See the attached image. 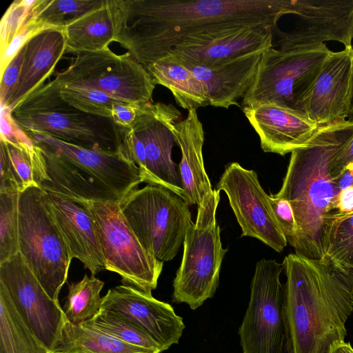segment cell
I'll return each instance as SVG.
<instances>
[{"instance_id": "6da1fadb", "label": "cell", "mask_w": 353, "mask_h": 353, "mask_svg": "<svg viewBox=\"0 0 353 353\" xmlns=\"http://www.w3.org/2000/svg\"><path fill=\"white\" fill-rule=\"evenodd\" d=\"M114 41L144 68L188 36L212 30L266 26L290 13L291 0H110Z\"/></svg>"}, {"instance_id": "7a4b0ae2", "label": "cell", "mask_w": 353, "mask_h": 353, "mask_svg": "<svg viewBox=\"0 0 353 353\" xmlns=\"http://www.w3.org/2000/svg\"><path fill=\"white\" fill-rule=\"evenodd\" d=\"M352 137L353 121L321 125L304 146L291 152L281 188L275 195L287 200L293 210L295 253L323 259L325 229L336 210L340 192L332 166Z\"/></svg>"}, {"instance_id": "3957f363", "label": "cell", "mask_w": 353, "mask_h": 353, "mask_svg": "<svg viewBox=\"0 0 353 353\" xmlns=\"http://www.w3.org/2000/svg\"><path fill=\"white\" fill-rule=\"evenodd\" d=\"M295 353H329L344 341L353 311V280L329 263L297 253L283 261Z\"/></svg>"}, {"instance_id": "277c9868", "label": "cell", "mask_w": 353, "mask_h": 353, "mask_svg": "<svg viewBox=\"0 0 353 353\" xmlns=\"http://www.w3.org/2000/svg\"><path fill=\"white\" fill-rule=\"evenodd\" d=\"M12 116L26 132L45 134L95 150L120 152L121 128L112 119L86 114L70 105L52 81L19 102Z\"/></svg>"}, {"instance_id": "5b68a950", "label": "cell", "mask_w": 353, "mask_h": 353, "mask_svg": "<svg viewBox=\"0 0 353 353\" xmlns=\"http://www.w3.org/2000/svg\"><path fill=\"white\" fill-rule=\"evenodd\" d=\"M19 252L48 294L59 301L73 258L52 214L47 193L39 187L19 192Z\"/></svg>"}, {"instance_id": "8992f818", "label": "cell", "mask_w": 353, "mask_h": 353, "mask_svg": "<svg viewBox=\"0 0 353 353\" xmlns=\"http://www.w3.org/2000/svg\"><path fill=\"white\" fill-rule=\"evenodd\" d=\"M220 191L208 192L198 205L195 223L188 227L183 241L181 265L173 282V301L192 310L213 297L217 288L224 256L216 212Z\"/></svg>"}, {"instance_id": "52a82bcc", "label": "cell", "mask_w": 353, "mask_h": 353, "mask_svg": "<svg viewBox=\"0 0 353 353\" xmlns=\"http://www.w3.org/2000/svg\"><path fill=\"white\" fill-rule=\"evenodd\" d=\"M181 112L161 102L139 106L135 121L121 128L120 152L139 168L143 182L166 188L183 198L179 166L172 159L176 143L172 131Z\"/></svg>"}, {"instance_id": "ba28073f", "label": "cell", "mask_w": 353, "mask_h": 353, "mask_svg": "<svg viewBox=\"0 0 353 353\" xmlns=\"http://www.w3.org/2000/svg\"><path fill=\"white\" fill-rule=\"evenodd\" d=\"M283 263L262 259L256 264L250 297L239 329L243 353H295Z\"/></svg>"}, {"instance_id": "9c48e42d", "label": "cell", "mask_w": 353, "mask_h": 353, "mask_svg": "<svg viewBox=\"0 0 353 353\" xmlns=\"http://www.w3.org/2000/svg\"><path fill=\"white\" fill-rule=\"evenodd\" d=\"M119 205L148 252L161 262L176 256L193 223L189 205L182 198L161 186L148 184L131 191Z\"/></svg>"}, {"instance_id": "30bf717a", "label": "cell", "mask_w": 353, "mask_h": 353, "mask_svg": "<svg viewBox=\"0 0 353 353\" xmlns=\"http://www.w3.org/2000/svg\"><path fill=\"white\" fill-rule=\"evenodd\" d=\"M330 52L325 44L302 50H265L243 97V108L273 103L303 112L306 97Z\"/></svg>"}, {"instance_id": "8fae6325", "label": "cell", "mask_w": 353, "mask_h": 353, "mask_svg": "<svg viewBox=\"0 0 353 353\" xmlns=\"http://www.w3.org/2000/svg\"><path fill=\"white\" fill-rule=\"evenodd\" d=\"M57 86L90 88L139 106L151 102L155 83L146 69L129 52L117 54L109 48L77 53L72 63L52 80Z\"/></svg>"}, {"instance_id": "7c38bea8", "label": "cell", "mask_w": 353, "mask_h": 353, "mask_svg": "<svg viewBox=\"0 0 353 353\" xmlns=\"http://www.w3.org/2000/svg\"><path fill=\"white\" fill-rule=\"evenodd\" d=\"M97 226L105 270L121 277L122 283L145 292L156 289L163 262L141 245L120 208L119 202H86Z\"/></svg>"}, {"instance_id": "4fadbf2b", "label": "cell", "mask_w": 353, "mask_h": 353, "mask_svg": "<svg viewBox=\"0 0 353 353\" xmlns=\"http://www.w3.org/2000/svg\"><path fill=\"white\" fill-rule=\"evenodd\" d=\"M0 285L27 325L54 352L68 321L59 301L48 294L19 252L0 264Z\"/></svg>"}, {"instance_id": "5bb4252c", "label": "cell", "mask_w": 353, "mask_h": 353, "mask_svg": "<svg viewBox=\"0 0 353 353\" xmlns=\"http://www.w3.org/2000/svg\"><path fill=\"white\" fill-rule=\"evenodd\" d=\"M294 23L281 30L277 44L281 50H302L334 41L351 48L353 39V0H292Z\"/></svg>"}, {"instance_id": "9a60e30c", "label": "cell", "mask_w": 353, "mask_h": 353, "mask_svg": "<svg viewBox=\"0 0 353 353\" xmlns=\"http://www.w3.org/2000/svg\"><path fill=\"white\" fill-rule=\"evenodd\" d=\"M216 190L225 192L242 236L256 238L277 252L284 250L288 241L254 170L231 163L225 167Z\"/></svg>"}, {"instance_id": "2e32d148", "label": "cell", "mask_w": 353, "mask_h": 353, "mask_svg": "<svg viewBox=\"0 0 353 353\" xmlns=\"http://www.w3.org/2000/svg\"><path fill=\"white\" fill-rule=\"evenodd\" d=\"M273 28L245 26L188 36L165 56L183 64L208 65L273 47Z\"/></svg>"}, {"instance_id": "e0dca14e", "label": "cell", "mask_w": 353, "mask_h": 353, "mask_svg": "<svg viewBox=\"0 0 353 353\" xmlns=\"http://www.w3.org/2000/svg\"><path fill=\"white\" fill-rule=\"evenodd\" d=\"M101 309L111 311L139 326L163 351L177 344L185 329L182 317L169 303L128 285L109 289L102 297Z\"/></svg>"}, {"instance_id": "ac0fdd59", "label": "cell", "mask_w": 353, "mask_h": 353, "mask_svg": "<svg viewBox=\"0 0 353 353\" xmlns=\"http://www.w3.org/2000/svg\"><path fill=\"white\" fill-rule=\"evenodd\" d=\"M26 133L34 143L48 147L98 179L123 199L143 182L139 168L121 152L89 149L45 134Z\"/></svg>"}, {"instance_id": "d6986e66", "label": "cell", "mask_w": 353, "mask_h": 353, "mask_svg": "<svg viewBox=\"0 0 353 353\" xmlns=\"http://www.w3.org/2000/svg\"><path fill=\"white\" fill-rule=\"evenodd\" d=\"M353 48L332 52L303 104L304 114L319 126L347 119Z\"/></svg>"}, {"instance_id": "ffe728a7", "label": "cell", "mask_w": 353, "mask_h": 353, "mask_svg": "<svg viewBox=\"0 0 353 353\" xmlns=\"http://www.w3.org/2000/svg\"><path fill=\"white\" fill-rule=\"evenodd\" d=\"M265 152L284 156L304 146L319 125L303 112L273 103L243 108Z\"/></svg>"}, {"instance_id": "44dd1931", "label": "cell", "mask_w": 353, "mask_h": 353, "mask_svg": "<svg viewBox=\"0 0 353 353\" xmlns=\"http://www.w3.org/2000/svg\"><path fill=\"white\" fill-rule=\"evenodd\" d=\"M46 192L52 214L72 258L79 259L92 276L105 270L97 223L87 205L68 196Z\"/></svg>"}, {"instance_id": "7402d4cb", "label": "cell", "mask_w": 353, "mask_h": 353, "mask_svg": "<svg viewBox=\"0 0 353 353\" xmlns=\"http://www.w3.org/2000/svg\"><path fill=\"white\" fill-rule=\"evenodd\" d=\"M263 52H255L208 65L183 64L205 86L209 105H238L256 76Z\"/></svg>"}, {"instance_id": "603a6c76", "label": "cell", "mask_w": 353, "mask_h": 353, "mask_svg": "<svg viewBox=\"0 0 353 353\" xmlns=\"http://www.w3.org/2000/svg\"><path fill=\"white\" fill-rule=\"evenodd\" d=\"M66 50L63 28H49L26 43L17 86L7 105L12 110L27 95L43 85Z\"/></svg>"}, {"instance_id": "cb8c5ba5", "label": "cell", "mask_w": 353, "mask_h": 353, "mask_svg": "<svg viewBox=\"0 0 353 353\" xmlns=\"http://www.w3.org/2000/svg\"><path fill=\"white\" fill-rule=\"evenodd\" d=\"M172 131L181 152L179 169L184 190L183 199L188 205H198L212 189L205 170L204 131L196 110H189L187 117L177 122Z\"/></svg>"}, {"instance_id": "d4e9b609", "label": "cell", "mask_w": 353, "mask_h": 353, "mask_svg": "<svg viewBox=\"0 0 353 353\" xmlns=\"http://www.w3.org/2000/svg\"><path fill=\"white\" fill-rule=\"evenodd\" d=\"M37 144L43 155L48 175V180L41 184L43 190L61 194L79 201L120 202L123 199L98 179L48 147Z\"/></svg>"}, {"instance_id": "484cf974", "label": "cell", "mask_w": 353, "mask_h": 353, "mask_svg": "<svg viewBox=\"0 0 353 353\" xmlns=\"http://www.w3.org/2000/svg\"><path fill=\"white\" fill-rule=\"evenodd\" d=\"M63 31L67 51L94 52L108 48L115 34L110 0H105L100 7L68 21Z\"/></svg>"}, {"instance_id": "4316f807", "label": "cell", "mask_w": 353, "mask_h": 353, "mask_svg": "<svg viewBox=\"0 0 353 353\" xmlns=\"http://www.w3.org/2000/svg\"><path fill=\"white\" fill-rule=\"evenodd\" d=\"M155 84L169 89L176 103L188 110L209 105L204 84L187 67L169 56L145 68Z\"/></svg>"}, {"instance_id": "83f0119b", "label": "cell", "mask_w": 353, "mask_h": 353, "mask_svg": "<svg viewBox=\"0 0 353 353\" xmlns=\"http://www.w3.org/2000/svg\"><path fill=\"white\" fill-rule=\"evenodd\" d=\"M57 353H153L127 343L84 322H67L55 347Z\"/></svg>"}, {"instance_id": "f1b7e54d", "label": "cell", "mask_w": 353, "mask_h": 353, "mask_svg": "<svg viewBox=\"0 0 353 353\" xmlns=\"http://www.w3.org/2000/svg\"><path fill=\"white\" fill-rule=\"evenodd\" d=\"M0 353H52L27 325L1 285Z\"/></svg>"}, {"instance_id": "f546056e", "label": "cell", "mask_w": 353, "mask_h": 353, "mask_svg": "<svg viewBox=\"0 0 353 353\" xmlns=\"http://www.w3.org/2000/svg\"><path fill=\"white\" fill-rule=\"evenodd\" d=\"M322 261L349 274L353 270V211L331 214L324 233Z\"/></svg>"}, {"instance_id": "4dcf8cb0", "label": "cell", "mask_w": 353, "mask_h": 353, "mask_svg": "<svg viewBox=\"0 0 353 353\" xmlns=\"http://www.w3.org/2000/svg\"><path fill=\"white\" fill-rule=\"evenodd\" d=\"M104 282L94 276L85 274L77 282L68 284V294L63 312L68 322L80 325L92 319L101 310V291Z\"/></svg>"}, {"instance_id": "1f68e13d", "label": "cell", "mask_w": 353, "mask_h": 353, "mask_svg": "<svg viewBox=\"0 0 353 353\" xmlns=\"http://www.w3.org/2000/svg\"><path fill=\"white\" fill-rule=\"evenodd\" d=\"M3 141L8 153L12 177L19 192L31 187L41 188V184L48 180V175L40 147L33 141L35 150L30 154L10 143Z\"/></svg>"}, {"instance_id": "d6a6232c", "label": "cell", "mask_w": 353, "mask_h": 353, "mask_svg": "<svg viewBox=\"0 0 353 353\" xmlns=\"http://www.w3.org/2000/svg\"><path fill=\"white\" fill-rule=\"evenodd\" d=\"M88 324L127 343L161 353V346L139 326L111 311L101 309Z\"/></svg>"}, {"instance_id": "836d02e7", "label": "cell", "mask_w": 353, "mask_h": 353, "mask_svg": "<svg viewBox=\"0 0 353 353\" xmlns=\"http://www.w3.org/2000/svg\"><path fill=\"white\" fill-rule=\"evenodd\" d=\"M105 0H39L32 17L48 28H63L65 23L93 9Z\"/></svg>"}, {"instance_id": "e575fe53", "label": "cell", "mask_w": 353, "mask_h": 353, "mask_svg": "<svg viewBox=\"0 0 353 353\" xmlns=\"http://www.w3.org/2000/svg\"><path fill=\"white\" fill-rule=\"evenodd\" d=\"M19 196L16 190L0 192V264L19 252Z\"/></svg>"}, {"instance_id": "d590c367", "label": "cell", "mask_w": 353, "mask_h": 353, "mask_svg": "<svg viewBox=\"0 0 353 353\" xmlns=\"http://www.w3.org/2000/svg\"><path fill=\"white\" fill-rule=\"evenodd\" d=\"M58 88L64 101L82 112L94 116L111 119L113 104L122 101L90 88L70 85Z\"/></svg>"}, {"instance_id": "8d00e7d4", "label": "cell", "mask_w": 353, "mask_h": 353, "mask_svg": "<svg viewBox=\"0 0 353 353\" xmlns=\"http://www.w3.org/2000/svg\"><path fill=\"white\" fill-rule=\"evenodd\" d=\"M39 0H15L4 13L0 25V54L9 47L14 37L32 14Z\"/></svg>"}, {"instance_id": "74e56055", "label": "cell", "mask_w": 353, "mask_h": 353, "mask_svg": "<svg viewBox=\"0 0 353 353\" xmlns=\"http://www.w3.org/2000/svg\"><path fill=\"white\" fill-rule=\"evenodd\" d=\"M1 139L32 154L35 144L12 116V110L1 106Z\"/></svg>"}, {"instance_id": "f35d334b", "label": "cell", "mask_w": 353, "mask_h": 353, "mask_svg": "<svg viewBox=\"0 0 353 353\" xmlns=\"http://www.w3.org/2000/svg\"><path fill=\"white\" fill-rule=\"evenodd\" d=\"M269 201L282 232L288 243L292 247L297 228L291 205L285 199L275 194L269 195Z\"/></svg>"}, {"instance_id": "ab89813d", "label": "cell", "mask_w": 353, "mask_h": 353, "mask_svg": "<svg viewBox=\"0 0 353 353\" xmlns=\"http://www.w3.org/2000/svg\"><path fill=\"white\" fill-rule=\"evenodd\" d=\"M46 28H49L39 23L31 16L23 27L14 37L7 50L0 54V74L4 71L20 49L22 48L33 36Z\"/></svg>"}, {"instance_id": "60d3db41", "label": "cell", "mask_w": 353, "mask_h": 353, "mask_svg": "<svg viewBox=\"0 0 353 353\" xmlns=\"http://www.w3.org/2000/svg\"><path fill=\"white\" fill-rule=\"evenodd\" d=\"M26 44L20 49L11 60L4 71L1 74L0 81V105L7 107L12 94L18 83Z\"/></svg>"}, {"instance_id": "b9f144b4", "label": "cell", "mask_w": 353, "mask_h": 353, "mask_svg": "<svg viewBox=\"0 0 353 353\" xmlns=\"http://www.w3.org/2000/svg\"><path fill=\"white\" fill-rule=\"evenodd\" d=\"M139 106L126 102L113 104L111 119L119 127L128 128L135 121Z\"/></svg>"}, {"instance_id": "7bdbcfd3", "label": "cell", "mask_w": 353, "mask_h": 353, "mask_svg": "<svg viewBox=\"0 0 353 353\" xmlns=\"http://www.w3.org/2000/svg\"><path fill=\"white\" fill-rule=\"evenodd\" d=\"M0 192L18 191L12 177L8 153L2 140H0Z\"/></svg>"}, {"instance_id": "ee69618b", "label": "cell", "mask_w": 353, "mask_h": 353, "mask_svg": "<svg viewBox=\"0 0 353 353\" xmlns=\"http://www.w3.org/2000/svg\"><path fill=\"white\" fill-rule=\"evenodd\" d=\"M352 162H353V137L336 157L332 166V175L337 176Z\"/></svg>"}, {"instance_id": "f6af8a7d", "label": "cell", "mask_w": 353, "mask_h": 353, "mask_svg": "<svg viewBox=\"0 0 353 353\" xmlns=\"http://www.w3.org/2000/svg\"><path fill=\"white\" fill-rule=\"evenodd\" d=\"M336 210L341 213L353 211V185L340 191L337 196Z\"/></svg>"}, {"instance_id": "bcb514c9", "label": "cell", "mask_w": 353, "mask_h": 353, "mask_svg": "<svg viewBox=\"0 0 353 353\" xmlns=\"http://www.w3.org/2000/svg\"><path fill=\"white\" fill-rule=\"evenodd\" d=\"M329 353H353V347L349 342L343 341L333 346Z\"/></svg>"}, {"instance_id": "7dc6e473", "label": "cell", "mask_w": 353, "mask_h": 353, "mask_svg": "<svg viewBox=\"0 0 353 353\" xmlns=\"http://www.w3.org/2000/svg\"><path fill=\"white\" fill-rule=\"evenodd\" d=\"M347 120L353 121V60H352V74H351L350 84Z\"/></svg>"}, {"instance_id": "c3c4849f", "label": "cell", "mask_w": 353, "mask_h": 353, "mask_svg": "<svg viewBox=\"0 0 353 353\" xmlns=\"http://www.w3.org/2000/svg\"><path fill=\"white\" fill-rule=\"evenodd\" d=\"M344 170H347L353 176V162L349 163Z\"/></svg>"}, {"instance_id": "681fc988", "label": "cell", "mask_w": 353, "mask_h": 353, "mask_svg": "<svg viewBox=\"0 0 353 353\" xmlns=\"http://www.w3.org/2000/svg\"><path fill=\"white\" fill-rule=\"evenodd\" d=\"M352 303H353V288H352Z\"/></svg>"}, {"instance_id": "f907efd6", "label": "cell", "mask_w": 353, "mask_h": 353, "mask_svg": "<svg viewBox=\"0 0 353 353\" xmlns=\"http://www.w3.org/2000/svg\"><path fill=\"white\" fill-rule=\"evenodd\" d=\"M52 353H57V352H52Z\"/></svg>"}]
</instances>
